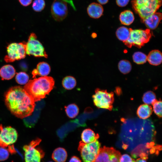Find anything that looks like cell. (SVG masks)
Listing matches in <instances>:
<instances>
[{
  "label": "cell",
  "instance_id": "cell-7",
  "mask_svg": "<svg viewBox=\"0 0 162 162\" xmlns=\"http://www.w3.org/2000/svg\"><path fill=\"white\" fill-rule=\"evenodd\" d=\"M95 94L92 96L94 105L98 108L111 110L113 108L114 101V93L108 92L106 90L97 88Z\"/></svg>",
  "mask_w": 162,
  "mask_h": 162
},
{
  "label": "cell",
  "instance_id": "cell-3",
  "mask_svg": "<svg viewBox=\"0 0 162 162\" xmlns=\"http://www.w3.org/2000/svg\"><path fill=\"white\" fill-rule=\"evenodd\" d=\"M133 8L141 20L156 12L162 4V0H133Z\"/></svg>",
  "mask_w": 162,
  "mask_h": 162
},
{
  "label": "cell",
  "instance_id": "cell-27",
  "mask_svg": "<svg viewBox=\"0 0 162 162\" xmlns=\"http://www.w3.org/2000/svg\"><path fill=\"white\" fill-rule=\"evenodd\" d=\"M142 100L145 104L150 105L152 104L157 100L155 94L151 91H148L143 94Z\"/></svg>",
  "mask_w": 162,
  "mask_h": 162
},
{
  "label": "cell",
  "instance_id": "cell-24",
  "mask_svg": "<svg viewBox=\"0 0 162 162\" xmlns=\"http://www.w3.org/2000/svg\"><path fill=\"white\" fill-rule=\"evenodd\" d=\"M118 67L120 71L124 74L129 73L132 68L130 62L125 60H121L118 63Z\"/></svg>",
  "mask_w": 162,
  "mask_h": 162
},
{
  "label": "cell",
  "instance_id": "cell-5",
  "mask_svg": "<svg viewBox=\"0 0 162 162\" xmlns=\"http://www.w3.org/2000/svg\"><path fill=\"white\" fill-rule=\"evenodd\" d=\"M41 141V139L37 138L32 141L28 145L23 146L25 162H40L44 156V152L41 148L36 146Z\"/></svg>",
  "mask_w": 162,
  "mask_h": 162
},
{
  "label": "cell",
  "instance_id": "cell-6",
  "mask_svg": "<svg viewBox=\"0 0 162 162\" xmlns=\"http://www.w3.org/2000/svg\"><path fill=\"white\" fill-rule=\"evenodd\" d=\"M100 145L98 140L88 143L80 141L78 150L80 152L83 162H92L98 153Z\"/></svg>",
  "mask_w": 162,
  "mask_h": 162
},
{
  "label": "cell",
  "instance_id": "cell-31",
  "mask_svg": "<svg viewBox=\"0 0 162 162\" xmlns=\"http://www.w3.org/2000/svg\"><path fill=\"white\" fill-rule=\"evenodd\" d=\"M9 155L8 150L5 148L0 147V161L7 160Z\"/></svg>",
  "mask_w": 162,
  "mask_h": 162
},
{
  "label": "cell",
  "instance_id": "cell-17",
  "mask_svg": "<svg viewBox=\"0 0 162 162\" xmlns=\"http://www.w3.org/2000/svg\"><path fill=\"white\" fill-rule=\"evenodd\" d=\"M14 67L9 64L2 67L0 69V76L3 80H9L12 79L15 74Z\"/></svg>",
  "mask_w": 162,
  "mask_h": 162
},
{
  "label": "cell",
  "instance_id": "cell-1",
  "mask_svg": "<svg viewBox=\"0 0 162 162\" xmlns=\"http://www.w3.org/2000/svg\"><path fill=\"white\" fill-rule=\"evenodd\" d=\"M5 100L11 112L20 118L31 115L35 108L34 100L20 86L10 88L5 94Z\"/></svg>",
  "mask_w": 162,
  "mask_h": 162
},
{
  "label": "cell",
  "instance_id": "cell-36",
  "mask_svg": "<svg viewBox=\"0 0 162 162\" xmlns=\"http://www.w3.org/2000/svg\"><path fill=\"white\" fill-rule=\"evenodd\" d=\"M8 147V149L9 152L11 154H14L16 153V151L14 148L13 145L12 146H9Z\"/></svg>",
  "mask_w": 162,
  "mask_h": 162
},
{
  "label": "cell",
  "instance_id": "cell-2",
  "mask_svg": "<svg viewBox=\"0 0 162 162\" xmlns=\"http://www.w3.org/2000/svg\"><path fill=\"white\" fill-rule=\"evenodd\" d=\"M55 84L51 76H41L29 80L23 88L35 102L45 98L53 89Z\"/></svg>",
  "mask_w": 162,
  "mask_h": 162
},
{
  "label": "cell",
  "instance_id": "cell-22",
  "mask_svg": "<svg viewBox=\"0 0 162 162\" xmlns=\"http://www.w3.org/2000/svg\"><path fill=\"white\" fill-rule=\"evenodd\" d=\"M131 28H128L124 26L118 28L116 32V35L117 38L123 43L126 41L129 37Z\"/></svg>",
  "mask_w": 162,
  "mask_h": 162
},
{
  "label": "cell",
  "instance_id": "cell-32",
  "mask_svg": "<svg viewBox=\"0 0 162 162\" xmlns=\"http://www.w3.org/2000/svg\"><path fill=\"white\" fill-rule=\"evenodd\" d=\"M135 161L130 155L127 154L121 155L119 159V162H135Z\"/></svg>",
  "mask_w": 162,
  "mask_h": 162
},
{
  "label": "cell",
  "instance_id": "cell-11",
  "mask_svg": "<svg viewBox=\"0 0 162 162\" xmlns=\"http://www.w3.org/2000/svg\"><path fill=\"white\" fill-rule=\"evenodd\" d=\"M68 0H54L51 8L52 16L57 21L63 20L68 14Z\"/></svg>",
  "mask_w": 162,
  "mask_h": 162
},
{
  "label": "cell",
  "instance_id": "cell-37",
  "mask_svg": "<svg viewBox=\"0 0 162 162\" xmlns=\"http://www.w3.org/2000/svg\"><path fill=\"white\" fill-rule=\"evenodd\" d=\"M100 4H104L107 3L109 0H97Z\"/></svg>",
  "mask_w": 162,
  "mask_h": 162
},
{
  "label": "cell",
  "instance_id": "cell-28",
  "mask_svg": "<svg viewBox=\"0 0 162 162\" xmlns=\"http://www.w3.org/2000/svg\"><path fill=\"white\" fill-rule=\"evenodd\" d=\"M29 78L27 74L22 72L17 73L15 77L16 82L21 85L26 84L28 82Z\"/></svg>",
  "mask_w": 162,
  "mask_h": 162
},
{
  "label": "cell",
  "instance_id": "cell-15",
  "mask_svg": "<svg viewBox=\"0 0 162 162\" xmlns=\"http://www.w3.org/2000/svg\"><path fill=\"white\" fill-rule=\"evenodd\" d=\"M50 67L47 63L42 62L39 63L37 65L36 69L32 71L33 78H36L37 75L42 76H47L50 71Z\"/></svg>",
  "mask_w": 162,
  "mask_h": 162
},
{
  "label": "cell",
  "instance_id": "cell-8",
  "mask_svg": "<svg viewBox=\"0 0 162 162\" xmlns=\"http://www.w3.org/2000/svg\"><path fill=\"white\" fill-rule=\"evenodd\" d=\"M26 42L12 43L7 47V55L4 58L7 62H12L25 58L26 55Z\"/></svg>",
  "mask_w": 162,
  "mask_h": 162
},
{
  "label": "cell",
  "instance_id": "cell-21",
  "mask_svg": "<svg viewBox=\"0 0 162 162\" xmlns=\"http://www.w3.org/2000/svg\"><path fill=\"white\" fill-rule=\"evenodd\" d=\"M134 16L133 12L130 10H125L121 12L119 16L121 22L124 25H129L134 22Z\"/></svg>",
  "mask_w": 162,
  "mask_h": 162
},
{
  "label": "cell",
  "instance_id": "cell-9",
  "mask_svg": "<svg viewBox=\"0 0 162 162\" xmlns=\"http://www.w3.org/2000/svg\"><path fill=\"white\" fill-rule=\"evenodd\" d=\"M26 53L28 55L35 57H48V55L41 44L37 39L35 34H31L26 43Z\"/></svg>",
  "mask_w": 162,
  "mask_h": 162
},
{
  "label": "cell",
  "instance_id": "cell-20",
  "mask_svg": "<svg viewBox=\"0 0 162 162\" xmlns=\"http://www.w3.org/2000/svg\"><path fill=\"white\" fill-rule=\"evenodd\" d=\"M153 111L152 107L147 104H143L138 108L137 114L138 117L142 119L149 118Z\"/></svg>",
  "mask_w": 162,
  "mask_h": 162
},
{
  "label": "cell",
  "instance_id": "cell-12",
  "mask_svg": "<svg viewBox=\"0 0 162 162\" xmlns=\"http://www.w3.org/2000/svg\"><path fill=\"white\" fill-rule=\"evenodd\" d=\"M17 133L11 127H3L0 125V147L6 148L15 143L17 140Z\"/></svg>",
  "mask_w": 162,
  "mask_h": 162
},
{
  "label": "cell",
  "instance_id": "cell-34",
  "mask_svg": "<svg viewBox=\"0 0 162 162\" xmlns=\"http://www.w3.org/2000/svg\"><path fill=\"white\" fill-rule=\"evenodd\" d=\"M32 0H18L20 4L24 6H27L31 4Z\"/></svg>",
  "mask_w": 162,
  "mask_h": 162
},
{
  "label": "cell",
  "instance_id": "cell-10",
  "mask_svg": "<svg viewBox=\"0 0 162 162\" xmlns=\"http://www.w3.org/2000/svg\"><path fill=\"white\" fill-rule=\"evenodd\" d=\"M121 155L120 152L113 148L104 146L100 148L92 162H119Z\"/></svg>",
  "mask_w": 162,
  "mask_h": 162
},
{
  "label": "cell",
  "instance_id": "cell-35",
  "mask_svg": "<svg viewBox=\"0 0 162 162\" xmlns=\"http://www.w3.org/2000/svg\"><path fill=\"white\" fill-rule=\"evenodd\" d=\"M81 160L77 157L75 156L72 157L69 162H81Z\"/></svg>",
  "mask_w": 162,
  "mask_h": 162
},
{
  "label": "cell",
  "instance_id": "cell-33",
  "mask_svg": "<svg viewBox=\"0 0 162 162\" xmlns=\"http://www.w3.org/2000/svg\"><path fill=\"white\" fill-rule=\"evenodd\" d=\"M130 0H116L117 5L120 7H124L128 4Z\"/></svg>",
  "mask_w": 162,
  "mask_h": 162
},
{
  "label": "cell",
  "instance_id": "cell-29",
  "mask_svg": "<svg viewBox=\"0 0 162 162\" xmlns=\"http://www.w3.org/2000/svg\"><path fill=\"white\" fill-rule=\"evenodd\" d=\"M45 2L44 0H34L32 4L33 9L36 12H40L44 8Z\"/></svg>",
  "mask_w": 162,
  "mask_h": 162
},
{
  "label": "cell",
  "instance_id": "cell-13",
  "mask_svg": "<svg viewBox=\"0 0 162 162\" xmlns=\"http://www.w3.org/2000/svg\"><path fill=\"white\" fill-rule=\"evenodd\" d=\"M162 19V14L155 12L151 15L141 20V21L149 29H156Z\"/></svg>",
  "mask_w": 162,
  "mask_h": 162
},
{
  "label": "cell",
  "instance_id": "cell-23",
  "mask_svg": "<svg viewBox=\"0 0 162 162\" xmlns=\"http://www.w3.org/2000/svg\"><path fill=\"white\" fill-rule=\"evenodd\" d=\"M62 83L64 88L67 90H70L74 88L76 86V81L74 77L68 76L64 78Z\"/></svg>",
  "mask_w": 162,
  "mask_h": 162
},
{
  "label": "cell",
  "instance_id": "cell-16",
  "mask_svg": "<svg viewBox=\"0 0 162 162\" xmlns=\"http://www.w3.org/2000/svg\"><path fill=\"white\" fill-rule=\"evenodd\" d=\"M147 60L152 65L155 66L160 65L162 62L161 52L158 50L151 51L147 56Z\"/></svg>",
  "mask_w": 162,
  "mask_h": 162
},
{
  "label": "cell",
  "instance_id": "cell-38",
  "mask_svg": "<svg viewBox=\"0 0 162 162\" xmlns=\"http://www.w3.org/2000/svg\"><path fill=\"white\" fill-rule=\"evenodd\" d=\"M135 162H147L144 159L142 158H139L135 161Z\"/></svg>",
  "mask_w": 162,
  "mask_h": 162
},
{
  "label": "cell",
  "instance_id": "cell-39",
  "mask_svg": "<svg viewBox=\"0 0 162 162\" xmlns=\"http://www.w3.org/2000/svg\"><path fill=\"white\" fill-rule=\"evenodd\" d=\"M52 162L50 161V162Z\"/></svg>",
  "mask_w": 162,
  "mask_h": 162
},
{
  "label": "cell",
  "instance_id": "cell-14",
  "mask_svg": "<svg viewBox=\"0 0 162 162\" xmlns=\"http://www.w3.org/2000/svg\"><path fill=\"white\" fill-rule=\"evenodd\" d=\"M87 11L89 16L94 19L100 17L103 14L104 9L100 4L93 2L88 6Z\"/></svg>",
  "mask_w": 162,
  "mask_h": 162
},
{
  "label": "cell",
  "instance_id": "cell-30",
  "mask_svg": "<svg viewBox=\"0 0 162 162\" xmlns=\"http://www.w3.org/2000/svg\"><path fill=\"white\" fill-rule=\"evenodd\" d=\"M162 104L161 100H157L152 104L154 112L160 118L162 117Z\"/></svg>",
  "mask_w": 162,
  "mask_h": 162
},
{
  "label": "cell",
  "instance_id": "cell-19",
  "mask_svg": "<svg viewBox=\"0 0 162 162\" xmlns=\"http://www.w3.org/2000/svg\"><path fill=\"white\" fill-rule=\"evenodd\" d=\"M67 157V153L63 148L59 147L56 148L52 154V158L56 162H65Z\"/></svg>",
  "mask_w": 162,
  "mask_h": 162
},
{
  "label": "cell",
  "instance_id": "cell-25",
  "mask_svg": "<svg viewBox=\"0 0 162 162\" xmlns=\"http://www.w3.org/2000/svg\"><path fill=\"white\" fill-rule=\"evenodd\" d=\"M65 110L68 116L70 118H73L78 114L79 109L75 104H71L65 107Z\"/></svg>",
  "mask_w": 162,
  "mask_h": 162
},
{
  "label": "cell",
  "instance_id": "cell-18",
  "mask_svg": "<svg viewBox=\"0 0 162 162\" xmlns=\"http://www.w3.org/2000/svg\"><path fill=\"white\" fill-rule=\"evenodd\" d=\"M99 136L98 134H96L91 129H86L83 130L82 133V141L85 143H89L98 140Z\"/></svg>",
  "mask_w": 162,
  "mask_h": 162
},
{
  "label": "cell",
  "instance_id": "cell-26",
  "mask_svg": "<svg viewBox=\"0 0 162 162\" xmlns=\"http://www.w3.org/2000/svg\"><path fill=\"white\" fill-rule=\"evenodd\" d=\"M132 57L134 62L139 64H143L147 61L146 55L140 52H137L134 53Z\"/></svg>",
  "mask_w": 162,
  "mask_h": 162
},
{
  "label": "cell",
  "instance_id": "cell-4",
  "mask_svg": "<svg viewBox=\"0 0 162 162\" xmlns=\"http://www.w3.org/2000/svg\"><path fill=\"white\" fill-rule=\"evenodd\" d=\"M152 36L150 29H148L133 30L131 28L129 38L124 43L129 48L133 46L141 48L149 41Z\"/></svg>",
  "mask_w": 162,
  "mask_h": 162
}]
</instances>
